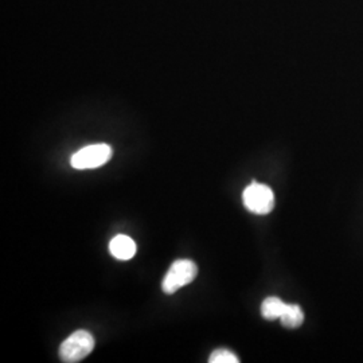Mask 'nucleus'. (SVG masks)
<instances>
[{
  "label": "nucleus",
  "instance_id": "obj_5",
  "mask_svg": "<svg viewBox=\"0 0 363 363\" xmlns=\"http://www.w3.org/2000/svg\"><path fill=\"white\" fill-rule=\"evenodd\" d=\"M109 252L115 259L127 261L136 255V244L128 235L120 234L111 241Z\"/></svg>",
  "mask_w": 363,
  "mask_h": 363
},
{
  "label": "nucleus",
  "instance_id": "obj_7",
  "mask_svg": "<svg viewBox=\"0 0 363 363\" xmlns=\"http://www.w3.org/2000/svg\"><path fill=\"white\" fill-rule=\"evenodd\" d=\"M281 325L286 328H298L304 322V313L298 304H286V310L280 316Z\"/></svg>",
  "mask_w": 363,
  "mask_h": 363
},
{
  "label": "nucleus",
  "instance_id": "obj_2",
  "mask_svg": "<svg viewBox=\"0 0 363 363\" xmlns=\"http://www.w3.org/2000/svg\"><path fill=\"white\" fill-rule=\"evenodd\" d=\"M198 274V267L191 259H177L163 279L162 289L164 294L172 295L182 286L190 284Z\"/></svg>",
  "mask_w": 363,
  "mask_h": 363
},
{
  "label": "nucleus",
  "instance_id": "obj_1",
  "mask_svg": "<svg viewBox=\"0 0 363 363\" xmlns=\"http://www.w3.org/2000/svg\"><path fill=\"white\" fill-rule=\"evenodd\" d=\"M94 349V337L85 330L76 331L64 340L60 347V358L62 362L76 363L85 359Z\"/></svg>",
  "mask_w": 363,
  "mask_h": 363
},
{
  "label": "nucleus",
  "instance_id": "obj_3",
  "mask_svg": "<svg viewBox=\"0 0 363 363\" xmlns=\"http://www.w3.org/2000/svg\"><path fill=\"white\" fill-rule=\"evenodd\" d=\"M113 155V150L108 144H91L78 150L70 159V164L73 169H97L104 166L111 160Z\"/></svg>",
  "mask_w": 363,
  "mask_h": 363
},
{
  "label": "nucleus",
  "instance_id": "obj_4",
  "mask_svg": "<svg viewBox=\"0 0 363 363\" xmlns=\"http://www.w3.org/2000/svg\"><path fill=\"white\" fill-rule=\"evenodd\" d=\"M242 201L245 208L259 216L269 214L274 208V194L272 189L267 184L250 183L244 190Z\"/></svg>",
  "mask_w": 363,
  "mask_h": 363
},
{
  "label": "nucleus",
  "instance_id": "obj_6",
  "mask_svg": "<svg viewBox=\"0 0 363 363\" xmlns=\"http://www.w3.org/2000/svg\"><path fill=\"white\" fill-rule=\"evenodd\" d=\"M286 303L279 298L272 296V298H265L261 304V313L267 320L280 319V316L286 310Z\"/></svg>",
  "mask_w": 363,
  "mask_h": 363
},
{
  "label": "nucleus",
  "instance_id": "obj_8",
  "mask_svg": "<svg viewBox=\"0 0 363 363\" xmlns=\"http://www.w3.org/2000/svg\"><path fill=\"white\" fill-rule=\"evenodd\" d=\"M210 363H238V358L234 355L232 351L226 350V349H218L214 351L210 358Z\"/></svg>",
  "mask_w": 363,
  "mask_h": 363
}]
</instances>
